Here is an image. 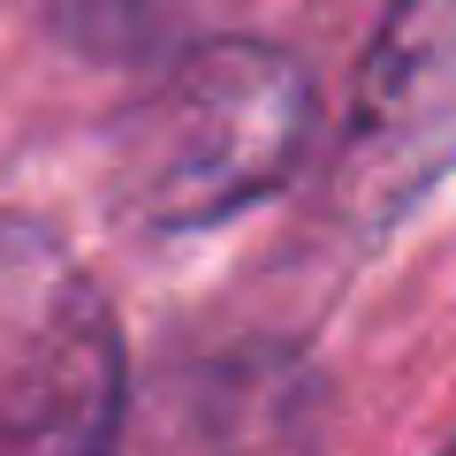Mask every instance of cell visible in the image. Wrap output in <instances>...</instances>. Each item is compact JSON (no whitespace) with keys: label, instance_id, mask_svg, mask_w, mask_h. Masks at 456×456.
<instances>
[{"label":"cell","instance_id":"obj_1","mask_svg":"<svg viewBox=\"0 0 456 456\" xmlns=\"http://www.w3.org/2000/svg\"><path fill=\"white\" fill-rule=\"evenodd\" d=\"M312 84L274 46H198L114 137V206L137 228H206L289 175Z\"/></svg>","mask_w":456,"mask_h":456},{"label":"cell","instance_id":"obj_3","mask_svg":"<svg viewBox=\"0 0 456 456\" xmlns=\"http://www.w3.org/2000/svg\"><path fill=\"white\" fill-rule=\"evenodd\" d=\"M122 426V335L84 281H61L0 358V456H107Z\"/></svg>","mask_w":456,"mask_h":456},{"label":"cell","instance_id":"obj_4","mask_svg":"<svg viewBox=\"0 0 456 456\" xmlns=\"http://www.w3.org/2000/svg\"><path fill=\"white\" fill-rule=\"evenodd\" d=\"M441 456H456V441H449V449H441Z\"/></svg>","mask_w":456,"mask_h":456},{"label":"cell","instance_id":"obj_2","mask_svg":"<svg viewBox=\"0 0 456 456\" xmlns=\"http://www.w3.org/2000/svg\"><path fill=\"white\" fill-rule=\"evenodd\" d=\"M456 152V0H395L350 107V191L395 213Z\"/></svg>","mask_w":456,"mask_h":456}]
</instances>
